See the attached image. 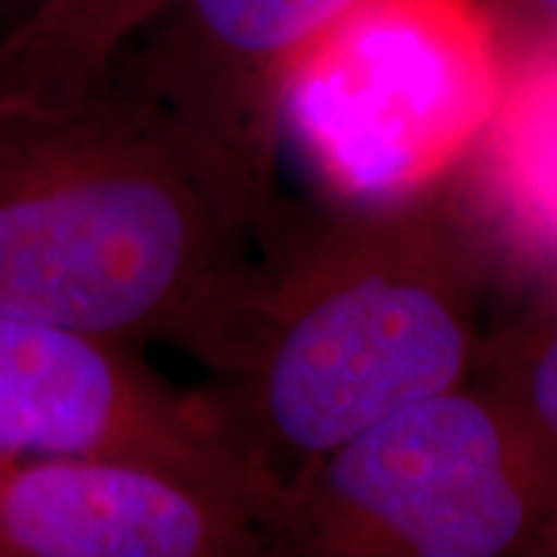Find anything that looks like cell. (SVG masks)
Instances as JSON below:
<instances>
[{"mask_svg": "<svg viewBox=\"0 0 557 557\" xmlns=\"http://www.w3.org/2000/svg\"><path fill=\"white\" fill-rule=\"evenodd\" d=\"M273 180L119 57L57 109L0 106V310L233 375L267 263Z\"/></svg>", "mask_w": 557, "mask_h": 557, "instance_id": "6da1fadb", "label": "cell"}, {"mask_svg": "<svg viewBox=\"0 0 557 557\" xmlns=\"http://www.w3.org/2000/svg\"><path fill=\"white\" fill-rule=\"evenodd\" d=\"M490 245L434 186L359 201L267 263L233 397L239 437L282 480L480 362Z\"/></svg>", "mask_w": 557, "mask_h": 557, "instance_id": "7a4b0ae2", "label": "cell"}, {"mask_svg": "<svg viewBox=\"0 0 557 557\" xmlns=\"http://www.w3.org/2000/svg\"><path fill=\"white\" fill-rule=\"evenodd\" d=\"M557 480L486 391L416 399L285 483L273 555H533Z\"/></svg>", "mask_w": 557, "mask_h": 557, "instance_id": "3957f363", "label": "cell"}, {"mask_svg": "<svg viewBox=\"0 0 557 557\" xmlns=\"http://www.w3.org/2000/svg\"><path fill=\"white\" fill-rule=\"evenodd\" d=\"M502 90L480 0H357L298 62L282 124L347 196L397 199L474 149Z\"/></svg>", "mask_w": 557, "mask_h": 557, "instance_id": "277c9868", "label": "cell"}, {"mask_svg": "<svg viewBox=\"0 0 557 557\" xmlns=\"http://www.w3.org/2000/svg\"><path fill=\"white\" fill-rule=\"evenodd\" d=\"M0 453L127 458L255 498L273 518L285 490L220 399L161 381L131 344L3 310Z\"/></svg>", "mask_w": 557, "mask_h": 557, "instance_id": "5b68a950", "label": "cell"}, {"mask_svg": "<svg viewBox=\"0 0 557 557\" xmlns=\"http://www.w3.org/2000/svg\"><path fill=\"white\" fill-rule=\"evenodd\" d=\"M273 555V511L164 468L0 453V557Z\"/></svg>", "mask_w": 557, "mask_h": 557, "instance_id": "8992f818", "label": "cell"}, {"mask_svg": "<svg viewBox=\"0 0 557 557\" xmlns=\"http://www.w3.org/2000/svg\"><path fill=\"white\" fill-rule=\"evenodd\" d=\"M357 0H164L119 57L183 115L273 180L285 90Z\"/></svg>", "mask_w": 557, "mask_h": 557, "instance_id": "52a82bcc", "label": "cell"}, {"mask_svg": "<svg viewBox=\"0 0 557 557\" xmlns=\"http://www.w3.org/2000/svg\"><path fill=\"white\" fill-rule=\"evenodd\" d=\"M468 214L483 239L557 278V62L505 87L474 149Z\"/></svg>", "mask_w": 557, "mask_h": 557, "instance_id": "ba28073f", "label": "cell"}, {"mask_svg": "<svg viewBox=\"0 0 557 557\" xmlns=\"http://www.w3.org/2000/svg\"><path fill=\"white\" fill-rule=\"evenodd\" d=\"M164 0H40L0 35V106L84 97Z\"/></svg>", "mask_w": 557, "mask_h": 557, "instance_id": "9c48e42d", "label": "cell"}, {"mask_svg": "<svg viewBox=\"0 0 557 557\" xmlns=\"http://www.w3.org/2000/svg\"><path fill=\"white\" fill-rule=\"evenodd\" d=\"M483 359V357H480ZM486 394L557 480V278L486 350Z\"/></svg>", "mask_w": 557, "mask_h": 557, "instance_id": "30bf717a", "label": "cell"}, {"mask_svg": "<svg viewBox=\"0 0 557 557\" xmlns=\"http://www.w3.org/2000/svg\"><path fill=\"white\" fill-rule=\"evenodd\" d=\"M480 3L493 35L505 87L557 62V0H480Z\"/></svg>", "mask_w": 557, "mask_h": 557, "instance_id": "8fae6325", "label": "cell"}, {"mask_svg": "<svg viewBox=\"0 0 557 557\" xmlns=\"http://www.w3.org/2000/svg\"><path fill=\"white\" fill-rule=\"evenodd\" d=\"M533 555H557V505L555 511H552V518H548V523L539 533L536 545H533Z\"/></svg>", "mask_w": 557, "mask_h": 557, "instance_id": "7c38bea8", "label": "cell"}, {"mask_svg": "<svg viewBox=\"0 0 557 557\" xmlns=\"http://www.w3.org/2000/svg\"><path fill=\"white\" fill-rule=\"evenodd\" d=\"M40 0H0V25L10 28L13 22L22 20L32 7H38Z\"/></svg>", "mask_w": 557, "mask_h": 557, "instance_id": "4fadbf2b", "label": "cell"}]
</instances>
